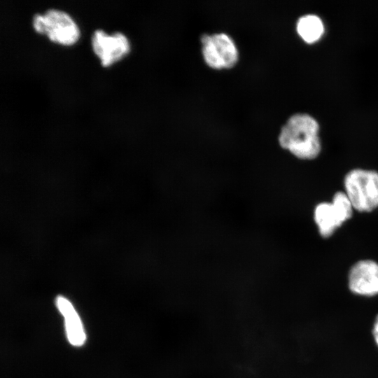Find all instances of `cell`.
Wrapping results in <instances>:
<instances>
[{"instance_id": "cell-1", "label": "cell", "mask_w": 378, "mask_h": 378, "mask_svg": "<svg viewBox=\"0 0 378 378\" xmlns=\"http://www.w3.org/2000/svg\"><path fill=\"white\" fill-rule=\"evenodd\" d=\"M318 122L309 114L296 113L282 127L280 146L301 159H313L321 150Z\"/></svg>"}, {"instance_id": "cell-2", "label": "cell", "mask_w": 378, "mask_h": 378, "mask_svg": "<svg viewBox=\"0 0 378 378\" xmlns=\"http://www.w3.org/2000/svg\"><path fill=\"white\" fill-rule=\"evenodd\" d=\"M34 30L45 34L48 38L61 45L69 46L76 43L80 35L79 28L64 10L50 8L43 13H35L31 17Z\"/></svg>"}, {"instance_id": "cell-3", "label": "cell", "mask_w": 378, "mask_h": 378, "mask_svg": "<svg viewBox=\"0 0 378 378\" xmlns=\"http://www.w3.org/2000/svg\"><path fill=\"white\" fill-rule=\"evenodd\" d=\"M346 195L354 209L370 211L378 206V173L354 169L344 178Z\"/></svg>"}, {"instance_id": "cell-4", "label": "cell", "mask_w": 378, "mask_h": 378, "mask_svg": "<svg viewBox=\"0 0 378 378\" xmlns=\"http://www.w3.org/2000/svg\"><path fill=\"white\" fill-rule=\"evenodd\" d=\"M202 52L206 64L216 69L235 65L239 52L233 38L225 33L204 34L201 38Z\"/></svg>"}, {"instance_id": "cell-5", "label": "cell", "mask_w": 378, "mask_h": 378, "mask_svg": "<svg viewBox=\"0 0 378 378\" xmlns=\"http://www.w3.org/2000/svg\"><path fill=\"white\" fill-rule=\"evenodd\" d=\"M353 206L346 193L337 192L332 203L318 204L314 210V220L323 237L330 236L342 224L351 217Z\"/></svg>"}, {"instance_id": "cell-6", "label": "cell", "mask_w": 378, "mask_h": 378, "mask_svg": "<svg viewBox=\"0 0 378 378\" xmlns=\"http://www.w3.org/2000/svg\"><path fill=\"white\" fill-rule=\"evenodd\" d=\"M91 48L103 66H108L126 55L130 49L127 37L115 31L106 33L101 29H94L90 38Z\"/></svg>"}, {"instance_id": "cell-7", "label": "cell", "mask_w": 378, "mask_h": 378, "mask_svg": "<svg viewBox=\"0 0 378 378\" xmlns=\"http://www.w3.org/2000/svg\"><path fill=\"white\" fill-rule=\"evenodd\" d=\"M350 290L361 295L378 293V264L372 260H361L356 263L349 274Z\"/></svg>"}, {"instance_id": "cell-8", "label": "cell", "mask_w": 378, "mask_h": 378, "mask_svg": "<svg viewBox=\"0 0 378 378\" xmlns=\"http://www.w3.org/2000/svg\"><path fill=\"white\" fill-rule=\"evenodd\" d=\"M56 305L64 318L66 336L70 344L75 346H80L85 342V330L75 308L71 302L64 296L56 298Z\"/></svg>"}, {"instance_id": "cell-9", "label": "cell", "mask_w": 378, "mask_h": 378, "mask_svg": "<svg viewBox=\"0 0 378 378\" xmlns=\"http://www.w3.org/2000/svg\"><path fill=\"white\" fill-rule=\"evenodd\" d=\"M296 28L298 34L307 43L315 42L324 31L321 19L314 14L300 17L298 20Z\"/></svg>"}, {"instance_id": "cell-10", "label": "cell", "mask_w": 378, "mask_h": 378, "mask_svg": "<svg viewBox=\"0 0 378 378\" xmlns=\"http://www.w3.org/2000/svg\"><path fill=\"white\" fill-rule=\"evenodd\" d=\"M372 333L377 344L378 345V315L376 317Z\"/></svg>"}]
</instances>
